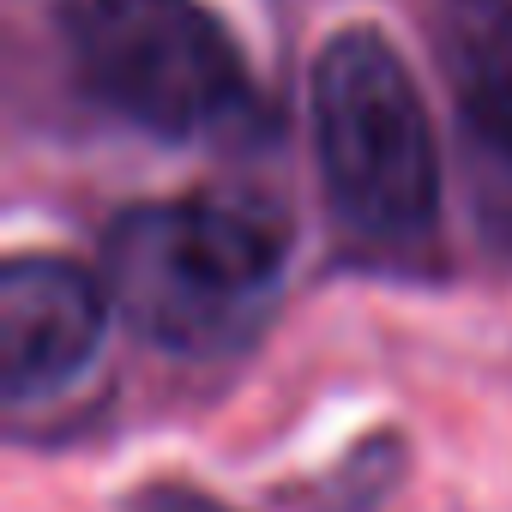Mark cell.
Returning a JSON list of instances; mask_svg holds the SVG:
<instances>
[{"label": "cell", "instance_id": "cell-1", "mask_svg": "<svg viewBox=\"0 0 512 512\" xmlns=\"http://www.w3.org/2000/svg\"><path fill=\"white\" fill-rule=\"evenodd\" d=\"M290 229L241 193L133 205L103 235V284L127 326L169 356L235 350L272 308Z\"/></svg>", "mask_w": 512, "mask_h": 512}, {"label": "cell", "instance_id": "cell-2", "mask_svg": "<svg viewBox=\"0 0 512 512\" xmlns=\"http://www.w3.org/2000/svg\"><path fill=\"white\" fill-rule=\"evenodd\" d=\"M314 151L332 211L374 247H416L440 211L422 91L398 49L350 25L314 61Z\"/></svg>", "mask_w": 512, "mask_h": 512}, {"label": "cell", "instance_id": "cell-3", "mask_svg": "<svg viewBox=\"0 0 512 512\" xmlns=\"http://www.w3.org/2000/svg\"><path fill=\"white\" fill-rule=\"evenodd\" d=\"M85 91L157 139H205L247 109V67L199 0H61Z\"/></svg>", "mask_w": 512, "mask_h": 512}, {"label": "cell", "instance_id": "cell-4", "mask_svg": "<svg viewBox=\"0 0 512 512\" xmlns=\"http://www.w3.org/2000/svg\"><path fill=\"white\" fill-rule=\"evenodd\" d=\"M109 284L61 253H13L0 266V398L13 410L79 386L109 338Z\"/></svg>", "mask_w": 512, "mask_h": 512}, {"label": "cell", "instance_id": "cell-5", "mask_svg": "<svg viewBox=\"0 0 512 512\" xmlns=\"http://www.w3.org/2000/svg\"><path fill=\"white\" fill-rule=\"evenodd\" d=\"M121 512H241V506H229L223 494H211V488H199V482H175V476H163V482L133 488Z\"/></svg>", "mask_w": 512, "mask_h": 512}]
</instances>
